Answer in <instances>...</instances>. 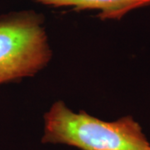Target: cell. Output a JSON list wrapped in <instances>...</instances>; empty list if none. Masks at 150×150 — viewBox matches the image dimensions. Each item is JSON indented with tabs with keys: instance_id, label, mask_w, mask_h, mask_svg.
<instances>
[{
	"instance_id": "cell-1",
	"label": "cell",
	"mask_w": 150,
	"mask_h": 150,
	"mask_svg": "<svg viewBox=\"0 0 150 150\" xmlns=\"http://www.w3.org/2000/svg\"><path fill=\"white\" fill-rule=\"evenodd\" d=\"M42 142L80 150H150L142 127L132 116L108 122L57 101L44 114Z\"/></svg>"
},
{
	"instance_id": "cell-2",
	"label": "cell",
	"mask_w": 150,
	"mask_h": 150,
	"mask_svg": "<svg viewBox=\"0 0 150 150\" xmlns=\"http://www.w3.org/2000/svg\"><path fill=\"white\" fill-rule=\"evenodd\" d=\"M43 18L33 11L0 17V84L38 74L52 57Z\"/></svg>"
},
{
	"instance_id": "cell-3",
	"label": "cell",
	"mask_w": 150,
	"mask_h": 150,
	"mask_svg": "<svg viewBox=\"0 0 150 150\" xmlns=\"http://www.w3.org/2000/svg\"><path fill=\"white\" fill-rule=\"evenodd\" d=\"M43 5L72 7L74 10H98L101 20H119L129 12L150 6V0H34Z\"/></svg>"
}]
</instances>
